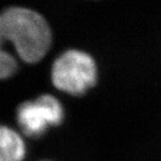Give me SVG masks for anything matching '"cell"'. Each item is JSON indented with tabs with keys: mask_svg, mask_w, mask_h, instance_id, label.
<instances>
[{
	"mask_svg": "<svg viewBox=\"0 0 161 161\" xmlns=\"http://www.w3.org/2000/svg\"><path fill=\"white\" fill-rule=\"evenodd\" d=\"M6 43L2 31L1 17H0V79L13 76L17 71V60L11 53L4 50L3 45Z\"/></svg>",
	"mask_w": 161,
	"mask_h": 161,
	"instance_id": "cell-5",
	"label": "cell"
},
{
	"mask_svg": "<svg viewBox=\"0 0 161 161\" xmlns=\"http://www.w3.org/2000/svg\"><path fill=\"white\" fill-rule=\"evenodd\" d=\"M63 105L54 96L43 95L35 101L24 102L17 109V122L27 136L42 135L48 127L59 125L64 119Z\"/></svg>",
	"mask_w": 161,
	"mask_h": 161,
	"instance_id": "cell-3",
	"label": "cell"
},
{
	"mask_svg": "<svg viewBox=\"0 0 161 161\" xmlns=\"http://www.w3.org/2000/svg\"><path fill=\"white\" fill-rule=\"evenodd\" d=\"M3 36L27 64L42 60L52 44V32L40 13L23 6H9L0 13Z\"/></svg>",
	"mask_w": 161,
	"mask_h": 161,
	"instance_id": "cell-1",
	"label": "cell"
},
{
	"mask_svg": "<svg viewBox=\"0 0 161 161\" xmlns=\"http://www.w3.org/2000/svg\"><path fill=\"white\" fill-rule=\"evenodd\" d=\"M25 143L18 132L0 125V161H22Z\"/></svg>",
	"mask_w": 161,
	"mask_h": 161,
	"instance_id": "cell-4",
	"label": "cell"
},
{
	"mask_svg": "<svg viewBox=\"0 0 161 161\" xmlns=\"http://www.w3.org/2000/svg\"><path fill=\"white\" fill-rule=\"evenodd\" d=\"M98 68L92 55L70 49L58 56L51 68V81L60 92L81 96L96 84Z\"/></svg>",
	"mask_w": 161,
	"mask_h": 161,
	"instance_id": "cell-2",
	"label": "cell"
}]
</instances>
